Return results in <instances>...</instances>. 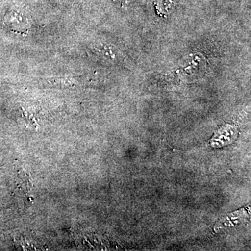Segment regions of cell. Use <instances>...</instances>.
Returning a JSON list of instances; mask_svg holds the SVG:
<instances>
[{
    "mask_svg": "<svg viewBox=\"0 0 251 251\" xmlns=\"http://www.w3.org/2000/svg\"><path fill=\"white\" fill-rule=\"evenodd\" d=\"M6 24L18 32L25 33L31 27L29 16L21 10H13L6 18Z\"/></svg>",
    "mask_w": 251,
    "mask_h": 251,
    "instance_id": "6da1fadb",
    "label": "cell"
},
{
    "mask_svg": "<svg viewBox=\"0 0 251 251\" xmlns=\"http://www.w3.org/2000/svg\"><path fill=\"white\" fill-rule=\"evenodd\" d=\"M91 51L96 57L101 59L103 62L109 63V64L118 62L119 55L117 51L113 46L108 44L96 43L91 46Z\"/></svg>",
    "mask_w": 251,
    "mask_h": 251,
    "instance_id": "7a4b0ae2",
    "label": "cell"
},
{
    "mask_svg": "<svg viewBox=\"0 0 251 251\" xmlns=\"http://www.w3.org/2000/svg\"><path fill=\"white\" fill-rule=\"evenodd\" d=\"M179 0H156L157 12L161 16H168L174 11Z\"/></svg>",
    "mask_w": 251,
    "mask_h": 251,
    "instance_id": "3957f363",
    "label": "cell"
},
{
    "mask_svg": "<svg viewBox=\"0 0 251 251\" xmlns=\"http://www.w3.org/2000/svg\"><path fill=\"white\" fill-rule=\"evenodd\" d=\"M49 1L56 6H64L70 4L74 0H49Z\"/></svg>",
    "mask_w": 251,
    "mask_h": 251,
    "instance_id": "277c9868",
    "label": "cell"
},
{
    "mask_svg": "<svg viewBox=\"0 0 251 251\" xmlns=\"http://www.w3.org/2000/svg\"><path fill=\"white\" fill-rule=\"evenodd\" d=\"M115 1L121 6H126L130 4L131 0H115Z\"/></svg>",
    "mask_w": 251,
    "mask_h": 251,
    "instance_id": "5b68a950",
    "label": "cell"
}]
</instances>
